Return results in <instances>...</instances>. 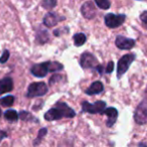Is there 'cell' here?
<instances>
[{
    "label": "cell",
    "instance_id": "obj_1",
    "mask_svg": "<svg viewBox=\"0 0 147 147\" xmlns=\"http://www.w3.org/2000/svg\"><path fill=\"white\" fill-rule=\"evenodd\" d=\"M76 113L71 108H69L65 103L59 102L55 107L49 109L45 114V119L47 121H55L61 118H74Z\"/></svg>",
    "mask_w": 147,
    "mask_h": 147
},
{
    "label": "cell",
    "instance_id": "obj_2",
    "mask_svg": "<svg viewBox=\"0 0 147 147\" xmlns=\"http://www.w3.org/2000/svg\"><path fill=\"white\" fill-rule=\"evenodd\" d=\"M82 109L84 112L90 114H104L106 110V103L104 101H97L94 104H90L87 101L82 103Z\"/></svg>",
    "mask_w": 147,
    "mask_h": 147
},
{
    "label": "cell",
    "instance_id": "obj_3",
    "mask_svg": "<svg viewBox=\"0 0 147 147\" xmlns=\"http://www.w3.org/2000/svg\"><path fill=\"white\" fill-rule=\"evenodd\" d=\"M47 93V86L45 83H32L29 85L27 89V97L28 98H35V97H41Z\"/></svg>",
    "mask_w": 147,
    "mask_h": 147
},
{
    "label": "cell",
    "instance_id": "obj_4",
    "mask_svg": "<svg viewBox=\"0 0 147 147\" xmlns=\"http://www.w3.org/2000/svg\"><path fill=\"white\" fill-rule=\"evenodd\" d=\"M134 59H135L134 55H125L119 59L118 67H117V77L119 79L126 73L127 69H129V67H130V65L132 63V61Z\"/></svg>",
    "mask_w": 147,
    "mask_h": 147
},
{
    "label": "cell",
    "instance_id": "obj_5",
    "mask_svg": "<svg viewBox=\"0 0 147 147\" xmlns=\"http://www.w3.org/2000/svg\"><path fill=\"white\" fill-rule=\"evenodd\" d=\"M126 19V16L124 14H113L109 13L105 16V23L110 28H116L120 26Z\"/></svg>",
    "mask_w": 147,
    "mask_h": 147
},
{
    "label": "cell",
    "instance_id": "obj_6",
    "mask_svg": "<svg viewBox=\"0 0 147 147\" xmlns=\"http://www.w3.org/2000/svg\"><path fill=\"white\" fill-rule=\"evenodd\" d=\"M134 119L138 124L147 123V100H144L139 104L134 114Z\"/></svg>",
    "mask_w": 147,
    "mask_h": 147
},
{
    "label": "cell",
    "instance_id": "obj_7",
    "mask_svg": "<svg viewBox=\"0 0 147 147\" xmlns=\"http://www.w3.org/2000/svg\"><path fill=\"white\" fill-rule=\"evenodd\" d=\"M80 63L83 69H96L98 67L97 59L90 53H84L81 57Z\"/></svg>",
    "mask_w": 147,
    "mask_h": 147
},
{
    "label": "cell",
    "instance_id": "obj_8",
    "mask_svg": "<svg viewBox=\"0 0 147 147\" xmlns=\"http://www.w3.org/2000/svg\"><path fill=\"white\" fill-rule=\"evenodd\" d=\"M30 71L34 77L37 78H43L47 75L49 71V61H45V63H36V65H32L30 69Z\"/></svg>",
    "mask_w": 147,
    "mask_h": 147
},
{
    "label": "cell",
    "instance_id": "obj_9",
    "mask_svg": "<svg viewBox=\"0 0 147 147\" xmlns=\"http://www.w3.org/2000/svg\"><path fill=\"white\" fill-rule=\"evenodd\" d=\"M115 43H116L117 47L120 49H130L135 45V40L131 38H127L122 35H118L116 37Z\"/></svg>",
    "mask_w": 147,
    "mask_h": 147
},
{
    "label": "cell",
    "instance_id": "obj_10",
    "mask_svg": "<svg viewBox=\"0 0 147 147\" xmlns=\"http://www.w3.org/2000/svg\"><path fill=\"white\" fill-rule=\"evenodd\" d=\"M63 20H65V17L59 16V15H57L55 12H49L43 17V24L47 27H53L57 23H59V21H63Z\"/></svg>",
    "mask_w": 147,
    "mask_h": 147
},
{
    "label": "cell",
    "instance_id": "obj_11",
    "mask_svg": "<svg viewBox=\"0 0 147 147\" xmlns=\"http://www.w3.org/2000/svg\"><path fill=\"white\" fill-rule=\"evenodd\" d=\"M81 11H82V14L84 15L85 18H88V19H92L93 17L96 15L95 5H94V3L91 2V1L85 2L84 4L82 5Z\"/></svg>",
    "mask_w": 147,
    "mask_h": 147
},
{
    "label": "cell",
    "instance_id": "obj_12",
    "mask_svg": "<svg viewBox=\"0 0 147 147\" xmlns=\"http://www.w3.org/2000/svg\"><path fill=\"white\" fill-rule=\"evenodd\" d=\"M13 90V81L11 78H4L0 80V95L11 92Z\"/></svg>",
    "mask_w": 147,
    "mask_h": 147
},
{
    "label": "cell",
    "instance_id": "obj_13",
    "mask_svg": "<svg viewBox=\"0 0 147 147\" xmlns=\"http://www.w3.org/2000/svg\"><path fill=\"white\" fill-rule=\"evenodd\" d=\"M104 114L108 117V120H107V126L112 127L117 120V117H118V111H117L115 108H113V107H111V108H107L106 110H105Z\"/></svg>",
    "mask_w": 147,
    "mask_h": 147
},
{
    "label": "cell",
    "instance_id": "obj_14",
    "mask_svg": "<svg viewBox=\"0 0 147 147\" xmlns=\"http://www.w3.org/2000/svg\"><path fill=\"white\" fill-rule=\"evenodd\" d=\"M104 90V86L101 82L97 81V82H94L90 87L88 88V90L86 91V93L88 95H96V94H100V93L103 92Z\"/></svg>",
    "mask_w": 147,
    "mask_h": 147
},
{
    "label": "cell",
    "instance_id": "obj_15",
    "mask_svg": "<svg viewBox=\"0 0 147 147\" xmlns=\"http://www.w3.org/2000/svg\"><path fill=\"white\" fill-rule=\"evenodd\" d=\"M86 39H87V37L84 33L79 32L74 35V43H75L76 47H82V45L86 42Z\"/></svg>",
    "mask_w": 147,
    "mask_h": 147
},
{
    "label": "cell",
    "instance_id": "obj_16",
    "mask_svg": "<svg viewBox=\"0 0 147 147\" xmlns=\"http://www.w3.org/2000/svg\"><path fill=\"white\" fill-rule=\"evenodd\" d=\"M4 118L10 122H14L19 118V115L15 110H7L4 113Z\"/></svg>",
    "mask_w": 147,
    "mask_h": 147
},
{
    "label": "cell",
    "instance_id": "obj_17",
    "mask_svg": "<svg viewBox=\"0 0 147 147\" xmlns=\"http://www.w3.org/2000/svg\"><path fill=\"white\" fill-rule=\"evenodd\" d=\"M36 39L39 43H45V42H47V39H49V34H47V32L45 30L40 29V30L36 33Z\"/></svg>",
    "mask_w": 147,
    "mask_h": 147
},
{
    "label": "cell",
    "instance_id": "obj_18",
    "mask_svg": "<svg viewBox=\"0 0 147 147\" xmlns=\"http://www.w3.org/2000/svg\"><path fill=\"white\" fill-rule=\"evenodd\" d=\"M63 69V65L57 61H49V71L51 73H57Z\"/></svg>",
    "mask_w": 147,
    "mask_h": 147
},
{
    "label": "cell",
    "instance_id": "obj_19",
    "mask_svg": "<svg viewBox=\"0 0 147 147\" xmlns=\"http://www.w3.org/2000/svg\"><path fill=\"white\" fill-rule=\"evenodd\" d=\"M13 102H14V97L13 96H6L4 98H2L0 100V103L3 107H10L13 105Z\"/></svg>",
    "mask_w": 147,
    "mask_h": 147
},
{
    "label": "cell",
    "instance_id": "obj_20",
    "mask_svg": "<svg viewBox=\"0 0 147 147\" xmlns=\"http://www.w3.org/2000/svg\"><path fill=\"white\" fill-rule=\"evenodd\" d=\"M95 3H96V5L99 7V8L104 9V10L108 9L109 7H110V5H111L110 1H108V0H96V1H95Z\"/></svg>",
    "mask_w": 147,
    "mask_h": 147
},
{
    "label": "cell",
    "instance_id": "obj_21",
    "mask_svg": "<svg viewBox=\"0 0 147 147\" xmlns=\"http://www.w3.org/2000/svg\"><path fill=\"white\" fill-rule=\"evenodd\" d=\"M19 118H21L23 121H27V120H34L35 122L37 121L36 118H34V117L32 116V115L30 114V113L26 112V111H21L20 113H19Z\"/></svg>",
    "mask_w": 147,
    "mask_h": 147
},
{
    "label": "cell",
    "instance_id": "obj_22",
    "mask_svg": "<svg viewBox=\"0 0 147 147\" xmlns=\"http://www.w3.org/2000/svg\"><path fill=\"white\" fill-rule=\"evenodd\" d=\"M47 133V128H42V129H40L39 130V132H38V135H37V138H36V140L33 142V144H34V146L36 147L37 145L40 143V141L42 140V138L45 137V135Z\"/></svg>",
    "mask_w": 147,
    "mask_h": 147
},
{
    "label": "cell",
    "instance_id": "obj_23",
    "mask_svg": "<svg viewBox=\"0 0 147 147\" xmlns=\"http://www.w3.org/2000/svg\"><path fill=\"white\" fill-rule=\"evenodd\" d=\"M57 5V1L55 0H45L42 2V6L45 7V9H51Z\"/></svg>",
    "mask_w": 147,
    "mask_h": 147
},
{
    "label": "cell",
    "instance_id": "obj_24",
    "mask_svg": "<svg viewBox=\"0 0 147 147\" xmlns=\"http://www.w3.org/2000/svg\"><path fill=\"white\" fill-rule=\"evenodd\" d=\"M8 59H9V51H4L2 53V55H1V57H0V63H6V61H8Z\"/></svg>",
    "mask_w": 147,
    "mask_h": 147
},
{
    "label": "cell",
    "instance_id": "obj_25",
    "mask_svg": "<svg viewBox=\"0 0 147 147\" xmlns=\"http://www.w3.org/2000/svg\"><path fill=\"white\" fill-rule=\"evenodd\" d=\"M59 80H61V77L59 75H53L51 79H49V85H53L55 82H59Z\"/></svg>",
    "mask_w": 147,
    "mask_h": 147
},
{
    "label": "cell",
    "instance_id": "obj_26",
    "mask_svg": "<svg viewBox=\"0 0 147 147\" xmlns=\"http://www.w3.org/2000/svg\"><path fill=\"white\" fill-rule=\"evenodd\" d=\"M140 19H141V21L143 22V25H144V26L147 28V11H144V12L141 14Z\"/></svg>",
    "mask_w": 147,
    "mask_h": 147
},
{
    "label": "cell",
    "instance_id": "obj_27",
    "mask_svg": "<svg viewBox=\"0 0 147 147\" xmlns=\"http://www.w3.org/2000/svg\"><path fill=\"white\" fill-rule=\"evenodd\" d=\"M114 69V63L113 61H109V63L107 65V67H106V73L107 74H111Z\"/></svg>",
    "mask_w": 147,
    "mask_h": 147
},
{
    "label": "cell",
    "instance_id": "obj_28",
    "mask_svg": "<svg viewBox=\"0 0 147 147\" xmlns=\"http://www.w3.org/2000/svg\"><path fill=\"white\" fill-rule=\"evenodd\" d=\"M6 137H7V133L0 129V142H1L4 138H6Z\"/></svg>",
    "mask_w": 147,
    "mask_h": 147
},
{
    "label": "cell",
    "instance_id": "obj_29",
    "mask_svg": "<svg viewBox=\"0 0 147 147\" xmlns=\"http://www.w3.org/2000/svg\"><path fill=\"white\" fill-rule=\"evenodd\" d=\"M96 69L98 71V73L100 74V75H103V73H104V67H103L102 65H100L96 67Z\"/></svg>",
    "mask_w": 147,
    "mask_h": 147
},
{
    "label": "cell",
    "instance_id": "obj_30",
    "mask_svg": "<svg viewBox=\"0 0 147 147\" xmlns=\"http://www.w3.org/2000/svg\"><path fill=\"white\" fill-rule=\"evenodd\" d=\"M0 116H1V109H0Z\"/></svg>",
    "mask_w": 147,
    "mask_h": 147
},
{
    "label": "cell",
    "instance_id": "obj_31",
    "mask_svg": "<svg viewBox=\"0 0 147 147\" xmlns=\"http://www.w3.org/2000/svg\"><path fill=\"white\" fill-rule=\"evenodd\" d=\"M143 147H147V146H143Z\"/></svg>",
    "mask_w": 147,
    "mask_h": 147
}]
</instances>
